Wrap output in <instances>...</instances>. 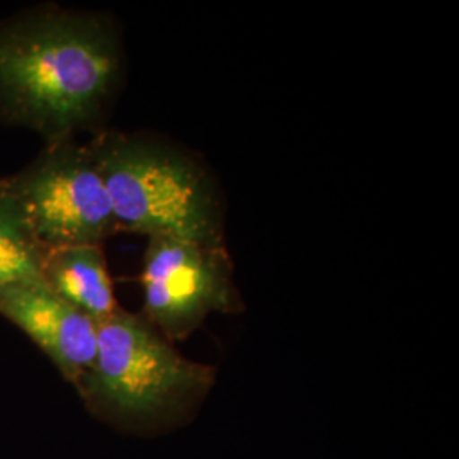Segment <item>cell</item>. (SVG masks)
Returning <instances> with one entry per match:
<instances>
[{"instance_id":"6da1fadb","label":"cell","mask_w":459,"mask_h":459,"mask_svg":"<svg viewBox=\"0 0 459 459\" xmlns=\"http://www.w3.org/2000/svg\"><path fill=\"white\" fill-rule=\"evenodd\" d=\"M125 77L115 19L43 2L0 19V121L45 145L98 133Z\"/></svg>"},{"instance_id":"7a4b0ae2","label":"cell","mask_w":459,"mask_h":459,"mask_svg":"<svg viewBox=\"0 0 459 459\" xmlns=\"http://www.w3.org/2000/svg\"><path fill=\"white\" fill-rule=\"evenodd\" d=\"M113 204L119 233L223 246L208 176L178 148L143 133L100 130L85 142Z\"/></svg>"},{"instance_id":"3957f363","label":"cell","mask_w":459,"mask_h":459,"mask_svg":"<svg viewBox=\"0 0 459 459\" xmlns=\"http://www.w3.org/2000/svg\"><path fill=\"white\" fill-rule=\"evenodd\" d=\"M214 371L184 358L145 316L119 308L98 324V354L79 392L130 419L165 413L206 392Z\"/></svg>"},{"instance_id":"277c9868","label":"cell","mask_w":459,"mask_h":459,"mask_svg":"<svg viewBox=\"0 0 459 459\" xmlns=\"http://www.w3.org/2000/svg\"><path fill=\"white\" fill-rule=\"evenodd\" d=\"M0 189L19 210L45 250L104 246L119 233L106 184L87 143L60 142L45 148Z\"/></svg>"},{"instance_id":"5b68a950","label":"cell","mask_w":459,"mask_h":459,"mask_svg":"<svg viewBox=\"0 0 459 459\" xmlns=\"http://www.w3.org/2000/svg\"><path fill=\"white\" fill-rule=\"evenodd\" d=\"M140 279L145 318L169 341L187 337L210 313L240 307L223 246L152 237Z\"/></svg>"},{"instance_id":"8992f818","label":"cell","mask_w":459,"mask_h":459,"mask_svg":"<svg viewBox=\"0 0 459 459\" xmlns=\"http://www.w3.org/2000/svg\"><path fill=\"white\" fill-rule=\"evenodd\" d=\"M0 316L21 328L77 390L98 354V324L53 293L47 282L0 288Z\"/></svg>"},{"instance_id":"52a82bcc","label":"cell","mask_w":459,"mask_h":459,"mask_svg":"<svg viewBox=\"0 0 459 459\" xmlns=\"http://www.w3.org/2000/svg\"><path fill=\"white\" fill-rule=\"evenodd\" d=\"M43 281L53 293L96 324L121 308L116 299L104 246H70L47 250Z\"/></svg>"},{"instance_id":"ba28073f","label":"cell","mask_w":459,"mask_h":459,"mask_svg":"<svg viewBox=\"0 0 459 459\" xmlns=\"http://www.w3.org/2000/svg\"><path fill=\"white\" fill-rule=\"evenodd\" d=\"M47 250L38 244L16 201L0 189V288L19 282H45Z\"/></svg>"}]
</instances>
